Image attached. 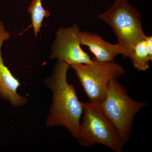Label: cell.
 I'll return each instance as SVG.
<instances>
[{"mask_svg": "<svg viewBox=\"0 0 152 152\" xmlns=\"http://www.w3.org/2000/svg\"><path fill=\"white\" fill-rule=\"evenodd\" d=\"M10 38V34L6 31L2 23L0 22V96L9 102L15 107H19L25 105L28 100L17 93L20 83L5 65L3 61L2 46L4 42Z\"/></svg>", "mask_w": 152, "mask_h": 152, "instance_id": "obj_7", "label": "cell"}, {"mask_svg": "<svg viewBox=\"0 0 152 152\" xmlns=\"http://www.w3.org/2000/svg\"><path fill=\"white\" fill-rule=\"evenodd\" d=\"M82 105L83 118L76 138L79 143L84 147L102 144L115 152H121L124 145L99 105L82 102Z\"/></svg>", "mask_w": 152, "mask_h": 152, "instance_id": "obj_4", "label": "cell"}, {"mask_svg": "<svg viewBox=\"0 0 152 152\" xmlns=\"http://www.w3.org/2000/svg\"><path fill=\"white\" fill-rule=\"evenodd\" d=\"M147 104L146 102L132 99L122 85L117 79H115L110 83L105 96L99 105L115 129L124 146L130 138L135 116Z\"/></svg>", "mask_w": 152, "mask_h": 152, "instance_id": "obj_2", "label": "cell"}, {"mask_svg": "<svg viewBox=\"0 0 152 152\" xmlns=\"http://www.w3.org/2000/svg\"><path fill=\"white\" fill-rule=\"evenodd\" d=\"M69 68L67 63L57 60L51 75L44 80L45 84L53 94L46 125L48 127H65L76 138L80 130L83 105L73 85L67 80Z\"/></svg>", "mask_w": 152, "mask_h": 152, "instance_id": "obj_1", "label": "cell"}, {"mask_svg": "<svg viewBox=\"0 0 152 152\" xmlns=\"http://www.w3.org/2000/svg\"><path fill=\"white\" fill-rule=\"evenodd\" d=\"M144 38L136 44L130 58L134 67L140 71H145L148 69L150 68L149 62L152 61L147 50Z\"/></svg>", "mask_w": 152, "mask_h": 152, "instance_id": "obj_9", "label": "cell"}, {"mask_svg": "<svg viewBox=\"0 0 152 152\" xmlns=\"http://www.w3.org/2000/svg\"><path fill=\"white\" fill-rule=\"evenodd\" d=\"M81 45L88 48L95 57L93 59L100 62H114L115 57L124 54V50L118 44H112L95 33L80 32Z\"/></svg>", "mask_w": 152, "mask_h": 152, "instance_id": "obj_8", "label": "cell"}, {"mask_svg": "<svg viewBox=\"0 0 152 152\" xmlns=\"http://www.w3.org/2000/svg\"><path fill=\"white\" fill-rule=\"evenodd\" d=\"M28 11L31 15L34 35L37 37L39 33L44 18L50 16V12L44 8L42 0H32Z\"/></svg>", "mask_w": 152, "mask_h": 152, "instance_id": "obj_10", "label": "cell"}, {"mask_svg": "<svg viewBox=\"0 0 152 152\" xmlns=\"http://www.w3.org/2000/svg\"><path fill=\"white\" fill-rule=\"evenodd\" d=\"M112 28L124 50L123 57L130 58L137 43L145 38L141 15L127 0H115L113 5L103 13L98 15Z\"/></svg>", "mask_w": 152, "mask_h": 152, "instance_id": "obj_3", "label": "cell"}, {"mask_svg": "<svg viewBox=\"0 0 152 152\" xmlns=\"http://www.w3.org/2000/svg\"><path fill=\"white\" fill-rule=\"evenodd\" d=\"M80 32L77 24L69 27L60 28L52 45L50 59H57L69 65L73 64H97L99 62L91 58L81 47Z\"/></svg>", "mask_w": 152, "mask_h": 152, "instance_id": "obj_6", "label": "cell"}, {"mask_svg": "<svg viewBox=\"0 0 152 152\" xmlns=\"http://www.w3.org/2000/svg\"><path fill=\"white\" fill-rule=\"evenodd\" d=\"M75 72L89 102L99 105L105 96L110 83L126 73L124 69L114 62H100L95 66L70 65Z\"/></svg>", "mask_w": 152, "mask_h": 152, "instance_id": "obj_5", "label": "cell"}, {"mask_svg": "<svg viewBox=\"0 0 152 152\" xmlns=\"http://www.w3.org/2000/svg\"><path fill=\"white\" fill-rule=\"evenodd\" d=\"M145 42L147 50L148 52L150 57L152 58V36H145Z\"/></svg>", "mask_w": 152, "mask_h": 152, "instance_id": "obj_11", "label": "cell"}]
</instances>
